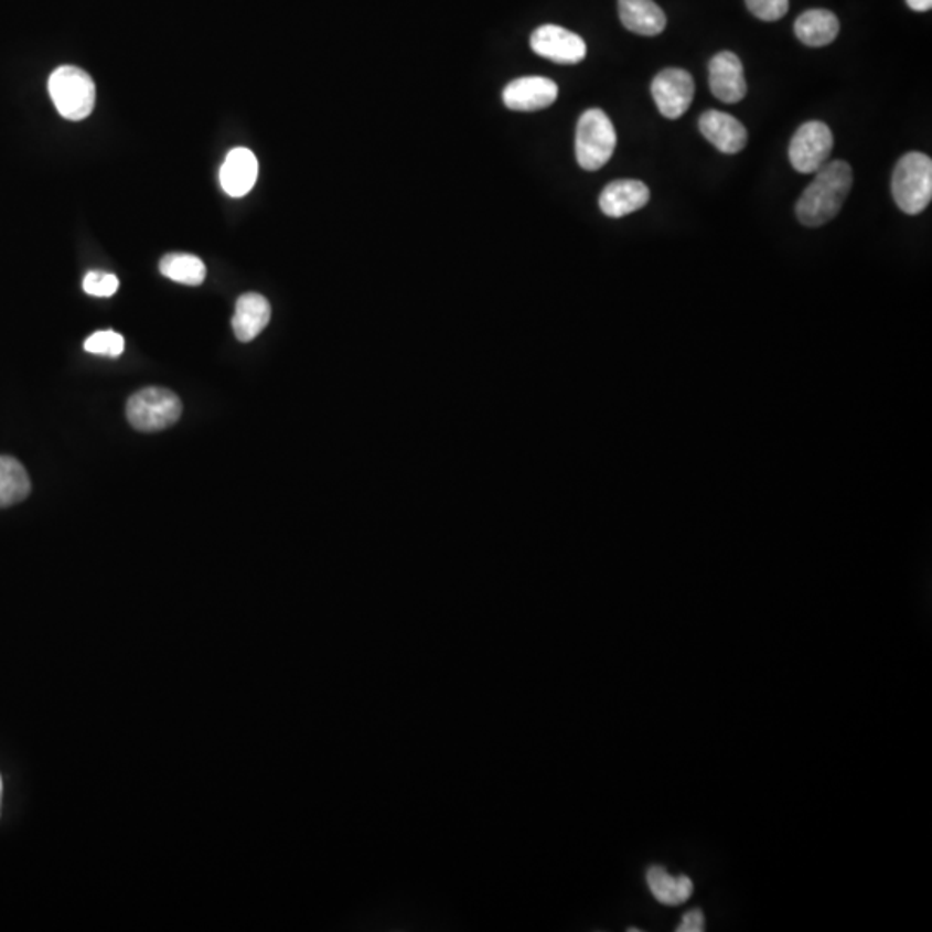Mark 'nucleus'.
<instances>
[{"instance_id":"obj_3","label":"nucleus","mask_w":932,"mask_h":932,"mask_svg":"<svg viewBox=\"0 0 932 932\" xmlns=\"http://www.w3.org/2000/svg\"><path fill=\"white\" fill-rule=\"evenodd\" d=\"M49 94L57 113L69 121H82L96 106V84L76 66H61L49 78Z\"/></svg>"},{"instance_id":"obj_10","label":"nucleus","mask_w":932,"mask_h":932,"mask_svg":"<svg viewBox=\"0 0 932 932\" xmlns=\"http://www.w3.org/2000/svg\"><path fill=\"white\" fill-rule=\"evenodd\" d=\"M708 73H710L711 94L718 100L738 104L744 99L748 85H746L741 60L735 52H718L717 56L711 57Z\"/></svg>"},{"instance_id":"obj_12","label":"nucleus","mask_w":932,"mask_h":932,"mask_svg":"<svg viewBox=\"0 0 932 932\" xmlns=\"http://www.w3.org/2000/svg\"><path fill=\"white\" fill-rule=\"evenodd\" d=\"M651 192L639 180H617L608 183L599 195V207L610 218H622L643 210L650 203Z\"/></svg>"},{"instance_id":"obj_5","label":"nucleus","mask_w":932,"mask_h":932,"mask_svg":"<svg viewBox=\"0 0 932 932\" xmlns=\"http://www.w3.org/2000/svg\"><path fill=\"white\" fill-rule=\"evenodd\" d=\"M617 148V131L607 113L589 109L577 124V163L586 171H598L610 161Z\"/></svg>"},{"instance_id":"obj_4","label":"nucleus","mask_w":932,"mask_h":932,"mask_svg":"<svg viewBox=\"0 0 932 932\" xmlns=\"http://www.w3.org/2000/svg\"><path fill=\"white\" fill-rule=\"evenodd\" d=\"M180 397L163 387H146L128 399L127 418L139 432H161L182 417Z\"/></svg>"},{"instance_id":"obj_24","label":"nucleus","mask_w":932,"mask_h":932,"mask_svg":"<svg viewBox=\"0 0 932 932\" xmlns=\"http://www.w3.org/2000/svg\"><path fill=\"white\" fill-rule=\"evenodd\" d=\"M907 4L912 11L925 12L931 11L932 0H907Z\"/></svg>"},{"instance_id":"obj_20","label":"nucleus","mask_w":932,"mask_h":932,"mask_svg":"<svg viewBox=\"0 0 932 932\" xmlns=\"http://www.w3.org/2000/svg\"><path fill=\"white\" fill-rule=\"evenodd\" d=\"M85 351L97 356L118 357L125 351V339L113 330H103L85 341Z\"/></svg>"},{"instance_id":"obj_9","label":"nucleus","mask_w":932,"mask_h":932,"mask_svg":"<svg viewBox=\"0 0 932 932\" xmlns=\"http://www.w3.org/2000/svg\"><path fill=\"white\" fill-rule=\"evenodd\" d=\"M558 87L544 76H524L513 79L503 90L504 106L513 111H540L555 103Z\"/></svg>"},{"instance_id":"obj_6","label":"nucleus","mask_w":932,"mask_h":932,"mask_svg":"<svg viewBox=\"0 0 932 932\" xmlns=\"http://www.w3.org/2000/svg\"><path fill=\"white\" fill-rule=\"evenodd\" d=\"M833 131L822 121H808L794 133L790 146V161L794 170L803 175L817 173L829 163L833 152Z\"/></svg>"},{"instance_id":"obj_22","label":"nucleus","mask_w":932,"mask_h":932,"mask_svg":"<svg viewBox=\"0 0 932 932\" xmlns=\"http://www.w3.org/2000/svg\"><path fill=\"white\" fill-rule=\"evenodd\" d=\"M751 14L762 21H779L788 14L790 0H746Z\"/></svg>"},{"instance_id":"obj_14","label":"nucleus","mask_w":932,"mask_h":932,"mask_svg":"<svg viewBox=\"0 0 932 932\" xmlns=\"http://www.w3.org/2000/svg\"><path fill=\"white\" fill-rule=\"evenodd\" d=\"M271 306L261 294L249 292L238 298L235 306L234 326L235 338L240 342L255 341L266 325L270 323Z\"/></svg>"},{"instance_id":"obj_16","label":"nucleus","mask_w":932,"mask_h":932,"mask_svg":"<svg viewBox=\"0 0 932 932\" xmlns=\"http://www.w3.org/2000/svg\"><path fill=\"white\" fill-rule=\"evenodd\" d=\"M794 33L808 47H824L833 44L839 33V20L827 9H810L794 23Z\"/></svg>"},{"instance_id":"obj_23","label":"nucleus","mask_w":932,"mask_h":932,"mask_svg":"<svg viewBox=\"0 0 932 932\" xmlns=\"http://www.w3.org/2000/svg\"><path fill=\"white\" fill-rule=\"evenodd\" d=\"M705 915L701 910H690L683 917V922L677 928V932H703L707 929Z\"/></svg>"},{"instance_id":"obj_13","label":"nucleus","mask_w":932,"mask_h":932,"mask_svg":"<svg viewBox=\"0 0 932 932\" xmlns=\"http://www.w3.org/2000/svg\"><path fill=\"white\" fill-rule=\"evenodd\" d=\"M259 164L253 151L246 148H237L228 152L222 170H219V183L223 191L231 197H244L249 194L258 180Z\"/></svg>"},{"instance_id":"obj_2","label":"nucleus","mask_w":932,"mask_h":932,"mask_svg":"<svg viewBox=\"0 0 932 932\" xmlns=\"http://www.w3.org/2000/svg\"><path fill=\"white\" fill-rule=\"evenodd\" d=\"M893 197L904 215H921L931 204L932 161L922 152H909L898 161L893 173Z\"/></svg>"},{"instance_id":"obj_21","label":"nucleus","mask_w":932,"mask_h":932,"mask_svg":"<svg viewBox=\"0 0 932 932\" xmlns=\"http://www.w3.org/2000/svg\"><path fill=\"white\" fill-rule=\"evenodd\" d=\"M119 280L116 275L106 271H88L84 278V290L96 298H111L118 290Z\"/></svg>"},{"instance_id":"obj_19","label":"nucleus","mask_w":932,"mask_h":932,"mask_svg":"<svg viewBox=\"0 0 932 932\" xmlns=\"http://www.w3.org/2000/svg\"><path fill=\"white\" fill-rule=\"evenodd\" d=\"M159 270L164 277L183 286L197 287L206 278V265L194 255H167L159 263Z\"/></svg>"},{"instance_id":"obj_25","label":"nucleus","mask_w":932,"mask_h":932,"mask_svg":"<svg viewBox=\"0 0 932 932\" xmlns=\"http://www.w3.org/2000/svg\"><path fill=\"white\" fill-rule=\"evenodd\" d=\"M0 800H2V778H0Z\"/></svg>"},{"instance_id":"obj_8","label":"nucleus","mask_w":932,"mask_h":932,"mask_svg":"<svg viewBox=\"0 0 932 932\" xmlns=\"http://www.w3.org/2000/svg\"><path fill=\"white\" fill-rule=\"evenodd\" d=\"M532 51L558 64H577L588 54L582 36L556 24H543L531 36Z\"/></svg>"},{"instance_id":"obj_18","label":"nucleus","mask_w":932,"mask_h":932,"mask_svg":"<svg viewBox=\"0 0 932 932\" xmlns=\"http://www.w3.org/2000/svg\"><path fill=\"white\" fill-rule=\"evenodd\" d=\"M32 492L29 472L12 457H0V508L21 503Z\"/></svg>"},{"instance_id":"obj_15","label":"nucleus","mask_w":932,"mask_h":932,"mask_svg":"<svg viewBox=\"0 0 932 932\" xmlns=\"http://www.w3.org/2000/svg\"><path fill=\"white\" fill-rule=\"evenodd\" d=\"M619 14L629 32L656 36L667 29V17L655 0H619Z\"/></svg>"},{"instance_id":"obj_7","label":"nucleus","mask_w":932,"mask_h":932,"mask_svg":"<svg viewBox=\"0 0 932 932\" xmlns=\"http://www.w3.org/2000/svg\"><path fill=\"white\" fill-rule=\"evenodd\" d=\"M651 96L665 118H681L695 99V79L686 69H663L651 84Z\"/></svg>"},{"instance_id":"obj_11","label":"nucleus","mask_w":932,"mask_h":932,"mask_svg":"<svg viewBox=\"0 0 932 932\" xmlns=\"http://www.w3.org/2000/svg\"><path fill=\"white\" fill-rule=\"evenodd\" d=\"M699 131L715 149L724 154H738L748 143V131L744 125L735 116L715 111V109L701 115Z\"/></svg>"},{"instance_id":"obj_17","label":"nucleus","mask_w":932,"mask_h":932,"mask_svg":"<svg viewBox=\"0 0 932 932\" xmlns=\"http://www.w3.org/2000/svg\"><path fill=\"white\" fill-rule=\"evenodd\" d=\"M646 882L655 900L662 904H667V907L686 903L695 891V886H693L689 877L671 876L667 870L658 867V865L647 869Z\"/></svg>"},{"instance_id":"obj_1","label":"nucleus","mask_w":932,"mask_h":932,"mask_svg":"<svg viewBox=\"0 0 932 932\" xmlns=\"http://www.w3.org/2000/svg\"><path fill=\"white\" fill-rule=\"evenodd\" d=\"M854 185V170L846 161H831L815 173L796 204V218L810 228L836 218Z\"/></svg>"}]
</instances>
